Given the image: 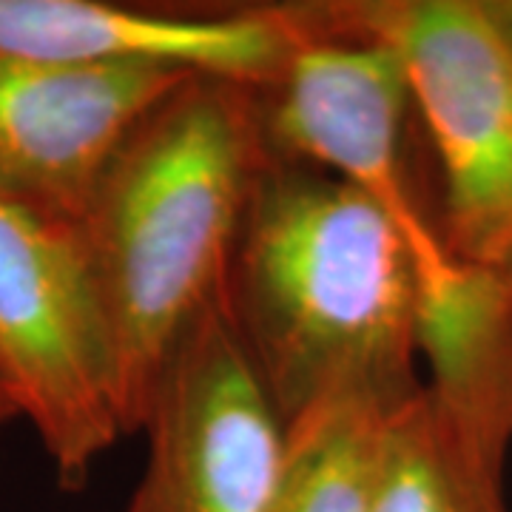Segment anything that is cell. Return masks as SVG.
Masks as SVG:
<instances>
[{
    "instance_id": "1",
    "label": "cell",
    "mask_w": 512,
    "mask_h": 512,
    "mask_svg": "<svg viewBox=\"0 0 512 512\" xmlns=\"http://www.w3.org/2000/svg\"><path fill=\"white\" fill-rule=\"evenodd\" d=\"M419 274L404 234L350 185L271 154L222 308L282 424L330 399L396 410L424 390Z\"/></svg>"
},
{
    "instance_id": "2",
    "label": "cell",
    "mask_w": 512,
    "mask_h": 512,
    "mask_svg": "<svg viewBox=\"0 0 512 512\" xmlns=\"http://www.w3.org/2000/svg\"><path fill=\"white\" fill-rule=\"evenodd\" d=\"M268 160L254 89L197 74L131 131L80 214L126 436L140 433L174 350L222 302Z\"/></svg>"
},
{
    "instance_id": "3",
    "label": "cell",
    "mask_w": 512,
    "mask_h": 512,
    "mask_svg": "<svg viewBox=\"0 0 512 512\" xmlns=\"http://www.w3.org/2000/svg\"><path fill=\"white\" fill-rule=\"evenodd\" d=\"M316 32L393 46L441 174L447 251L512 279V46L484 0L293 3Z\"/></svg>"
},
{
    "instance_id": "4",
    "label": "cell",
    "mask_w": 512,
    "mask_h": 512,
    "mask_svg": "<svg viewBox=\"0 0 512 512\" xmlns=\"http://www.w3.org/2000/svg\"><path fill=\"white\" fill-rule=\"evenodd\" d=\"M0 390L69 493L123 433L114 367L74 222L0 191Z\"/></svg>"
},
{
    "instance_id": "5",
    "label": "cell",
    "mask_w": 512,
    "mask_h": 512,
    "mask_svg": "<svg viewBox=\"0 0 512 512\" xmlns=\"http://www.w3.org/2000/svg\"><path fill=\"white\" fill-rule=\"evenodd\" d=\"M291 52L254 89L268 151L311 165L370 200L407 239L416 268L447 256L439 225L410 185L404 140L413 109L399 52L387 43L305 26L293 3Z\"/></svg>"
},
{
    "instance_id": "6",
    "label": "cell",
    "mask_w": 512,
    "mask_h": 512,
    "mask_svg": "<svg viewBox=\"0 0 512 512\" xmlns=\"http://www.w3.org/2000/svg\"><path fill=\"white\" fill-rule=\"evenodd\" d=\"M140 433L146 470L126 512H274L285 424L222 302L174 350Z\"/></svg>"
},
{
    "instance_id": "7",
    "label": "cell",
    "mask_w": 512,
    "mask_h": 512,
    "mask_svg": "<svg viewBox=\"0 0 512 512\" xmlns=\"http://www.w3.org/2000/svg\"><path fill=\"white\" fill-rule=\"evenodd\" d=\"M188 77L0 55V191L77 225L131 131Z\"/></svg>"
},
{
    "instance_id": "8",
    "label": "cell",
    "mask_w": 512,
    "mask_h": 512,
    "mask_svg": "<svg viewBox=\"0 0 512 512\" xmlns=\"http://www.w3.org/2000/svg\"><path fill=\"white\" fill-rule=\"evenodd\" d=\"M288 3L160 9L103 0H0V55L154 66L259 89L291 52Z\"/></svg>"
},
{
    "instance_id": "9",
    "label": "cell",
    "mask_w": 512,
    "mask_h": 512,
    "mask_svg": "<svg viewBox=\"0 0 512 512\" xmlns=\"http://www.w3.org/2000/svg\"><path fill=\"white\" fill-rule=\"evenodd\" d=\"M424 393L478 456L507 467L512 447V279L447 251L416 268Z\"/></svg>"
},
{
    "instance_id": "10",
    "label": "cell",
    "mask_w": 512,
    "mask_h": 512,
    "mask_svg": "<svg viewBox=\"0 0 512 512\" xmlns=\"http://www.w3.org/2000/svg\"><path fill=\"white\" fill-rule=\"evenodd\" d=\"M504 470L458 439L421 390L384 421L370 512H510Z\"/></svg>"
},
{
    "instance_id": "11",
    "label": "cell",
    "mask_w": 512,
    "mask_h": 512,
    "mask_svg": "<svg viewBox=\"0 0 512 512\" xmlns=\"http://www.w3.org/2000/svg\"><path fill=\"white\" fill-rule=\"evenodd\" d=\"M390 413L367 399H330L293 419L274 512H370Z\"/></svg>"
},
{
    "instance_id": "12",
    "label": "cell",
    "mask_w": 512,
    "mask_h": 512,
    "mask_svg": "<svg viewBox=\"0 0 512 512\" xmlns=\"http://www.w3.org/2000/svg\"><path fill=\"white\" fill-rule=\"evenodd\" d=\"M490 18L495 20V26L501 29V35L510 40L512 46V0H484Z\"/></svg>"
},
{
    "instance_id": "13",
    "label": "cell",
    "mask_w": 512,
    "mask_h": 512,
    "mask_svg": "<svg viewBox=\"0 0 512 512\" xmlns=\"http://www.w3.org/2000/svg\"><path fill=\"white\" fill-rule=\"evenodd\" d=\"M18 419V413H15V407H12V402H9V396L0 390V427L3 424H9V421Z\"/></svg>"
}]
</instances>
